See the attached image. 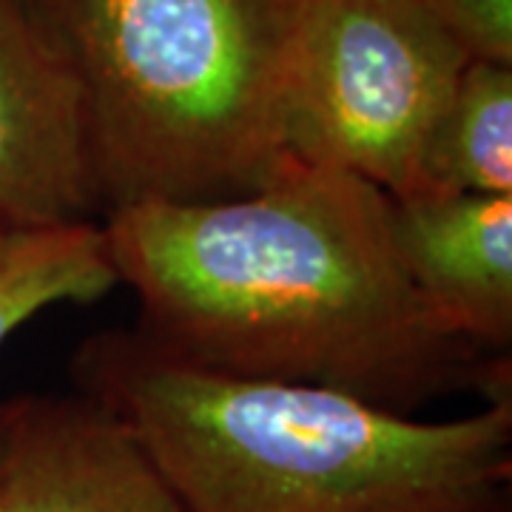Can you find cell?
Listing matches in <instances>:
<instances>
[{
	"mask_svg": "<svg viewBox=\"0 0 512 512\" xmlns=\"http://www.w3.org/2000/svg\"><path fill=\"white\" fill-rule=\"evenodd\" d=\"M72 74L103 217L231 200L291 154L302 0H20Z\"/></svg>",
	"mask_w": 512,
	"mask_h": 512,
	"instance_id": "cell-3",
	"label": "cell"
},
{
	"mask_svg": "<svg viewBox=\"0 0 512 512\" xmlns=\"http://www.w3.org/2000/svg\"><path fill=\"white\" fill-rule=\"evenodd\" d=\"M413 194H512L510 63L464 66L424 143Z\"/></svg>",
	"mask_w": 512,
	"mask_h": 512,
	"instance_id": "cell-8",
	"label": "cell"
},
{
	"mask_svg": "<svg viewBox=\"0 0 512 512\" xmlns=\"http://www.w3.org/2000/svg\"><path fill=\"white\" fill-rule=\"evenodd\" d=\"M0 512H188L123 421L92 399L0 402Z\"/></svg>",
	"mask_w": 512,
	"mask_h": 512,
	"instance_id": "cell-5",
	"label": "cell"
},
{
	"mask_svg": "<svg viewBox=\"0 0 512 512\" xmlns=\"http://www.w3.org/2000/svg\"><path fill=\"white\" fill-rule=\"evenodd\" d=\"M100 228L137 330L180 362L402 416L461 390L512 404L510 356L436 319L396 256L390 197L362 177L288 157L248 194L114 208Z\"/></svg>",
	"mask_w": 512,
	"mask_h": 512,
	"instance_id": "cell-1",
	"label": "cell"
},
{
	"mask_svg": "<svg viewBox=\"0 0 512 512\" xmlns=\"http://www.w3.org/2000/svg\"><path fill=\"white\" fill-rule=\"evenodd\" d=\"M120 285L100 222L0 228V345L37 313L94 302Z\"/></svg>",
	"mask_w": 512,
	"mask_h": 512,
	"instance_id": "cell-9",
	"label": "cell"
},
{
	"mask_svg": "<svg viewBox=\"0 0 512 512\" xmlns=\"http://www.w3.org/2000/svg\"><path fill=\"white\" fill-rule=\"evenodd\" d=\"M77 86L20 0H0V228L100 222Z\"/></svg>",
	"mask_w": 512,
	"mask_h": 512,
	"instance_id": "cell-6",
	"label": "cell"
},
{
	"mask_svg": "<svg viewBox=\"0 0 512 512\" xmlns=\"http://www.w3.org/2000/svg\"><path fill=\"white\" fill-rule=\"evenodd\" d=\"M470 60L512 66V0H413Z\"/></svg>",
	"mask_w": 512,
	"mask_h": 512,
	"instance_id": "cell-10",
	"label": "cell"
},
{
	"mask_svg": "<svg viewBox=\"0 0 512 512\" xmlns=\"http://www.w3.org/2000/svg\"><path fill=\"white\" fill-rule=\"evenodd\" d=\"M69 376L126 424L188 512H512V404L424 421L194 367L137 328L86 336Z\"/></svg>",
	"mask_w": 512,
	"mask_h": 512,
	"instance_id": "cell-2",
	"label": "cell"
},
{
	"mask_svg": "<svg viewBox=\"0 0 512 512\" xmlns=\"http://www.w3.org/2000/svg\"><path fill=\"white\" fill-rule=\"evenodd\" d=\"M410 285L444 328L484 350L512 345V194L390 197Z\"/></svg>",
	"mask_w": 512,
	"mask_h": 512,
	"instance_id": "cell-7",
	"label": "cell"
},
{
	"mask_svg": "<svg viewBox=\"0 0 512 512\" xmlns=\"http://www.w3.org/2000/svg\"><path fill=\"white\" fill-rule=\"evenodd\" d=\"M467 63L413 0H302L288 154L410 197L424 143Z\"/></svg>",
	"mask_w": 512,
	"mask_h": 512,
	"instance_id": "cell-4",
	"label": "cell"
}]
</instances>
